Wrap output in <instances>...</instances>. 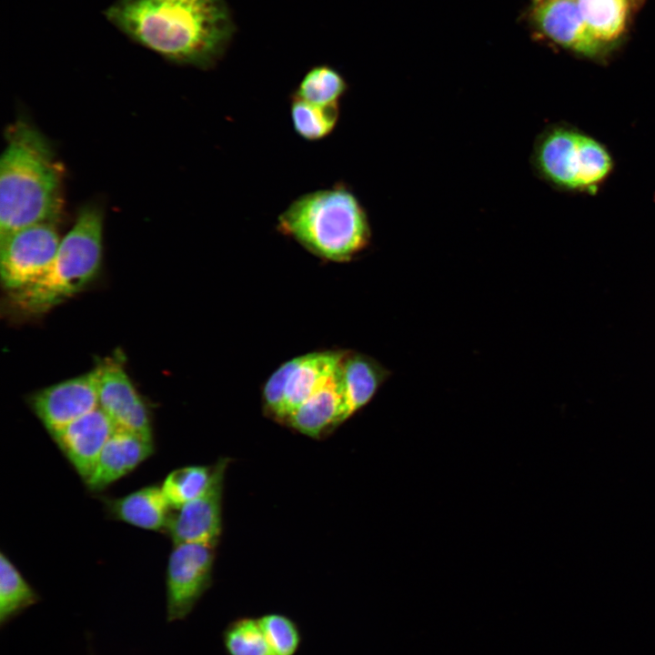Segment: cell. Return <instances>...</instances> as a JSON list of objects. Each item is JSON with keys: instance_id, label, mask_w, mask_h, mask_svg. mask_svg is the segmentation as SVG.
<instances>
[{"instance_id": "6da1fadb", "label": "cell", "mask_w": 655, "mask_h": 655, "mask_svg": "<svg viewBox=\"0 0 655 655\" xmlns=\"http://www.w3.org/2000/svg\"><path fill=\"white\" fill-rule=\"evenodd\" d=\"M103 14L131 42L200 69L217 65L236 31L226 0H116Z\"/></svg>"}, {"instance_id": "7a4b0ae2", "label": "cell", "mask_w": 655, "mask_h": 655, "mask_svg": "<svg viewBox=\"0 0 655 655\" xmlns=\"http://www.w3.org/2000/svg\"><path fill=\"white\" fill-rule=\"evenodd\" d=\"M0 159V237L57 222L63 174L46 138L25 121L12 125Z\"/></svg>"}, {"instance_id": "3957f363", "label": "cell", "mask_w": 655, "mask_h": 655, "mask_svg": "<svg viewBox=\"0 0 655 655\" xmlns=\"http://www.w3.org/2000/svg\"><path fill=\"white\" fill-rule=\"evenodd\" d=\"M277 229L311 254L338 263L350 261L371 237L365 208L343 182L294 199L278 215Z\"/></svg>"}, {"instance_id": "277c9868", "label": "cell", "mask_w": 655, "mask_h": 655, "mask_svg": "<svg viewBox=\"0 0 655 655\" xmlns=\"http://www.w3.org/2000/svg\"><path fill=\"white\" fill-rule=\"evenodd\" d=\"M103 253V213L95 204L81 207L61 239L45 272L35 281L9 292L15 309L26 316L45 313L85 288L99 271Z\"/></svg>"}, {"instance_id": "5b68a950", "label": "cell", "mask_w": 655, "mask_h": 655, "mask_svg": "<svg viewBox=\"0 0 655 655\" xmlns=\"http://www.w3.org/2000/svg\"><path fill=\"white\" fill-rule=\"evenodd\" d=\"M534 163L539 174L556 186L588 193L596 191L613 166L602 144L568 126H554L541 135Z\"/></svg>"}, {"instance_id": "8992f818", "label": "cell", "mask_w": 655, "mask_h": 655, "mask_svg": "<svg viewBox=\"0 0 655 655\" xmlns=\"http://www.w3.org/2000/svg\"><path fill=\"white\" fill-rule=\"evenodd\" d=\"M341 350L310 352L281 364L266 381L262 398L269 415L287 418L337 373Z\"/></svg>"}, {"instance_id": "52a82bcc", "label": "cell", "mask_w": 655, "mask_h": 655, "mask_svg": "<svg viewBox=\"0 0 655 655\" xmlns=\"http://www.w3.org/2000/svg\"><path fill=\"white\" fill-rule=\"evenodd\" d=\"M60 242L55 222L35 224L0 237V270L5 289L16 291L41 277Z\"/></svg>"}, {"instance_id": "ba28073f", "label": "cell", "mask_w": 655, "mask_h": 655, "mask_svg": "<svg viewBox=\"0 0 655 655\" xmlns=\"http://www.w3.org/2000/svg\"><path fill=\"white\" fill-rule=\"evenodd\" d=\"M215 548L207 543L174 545L166 573L168 621L186 618L210 588Z\"/></svg>"}, {"instance_id": "9c48e42d", "label": "cell", "mask_w": 655, "mask_h": 655, "mask_svg": "<svg viewBox=\"0 0 655 655\" xmlns=\"http://www.w3.org/2000/svg\"><path fill=\"white\" fill-rule=\"evenodd\" d=\"M228 458L212 467L207 487L196 499L172 511L166 534L174 545L207 543L217 546L222 530V499Z\"/></svg>"}, {"instance_id": "30bf717a", "label": "cell", "mask_w": 655, "mask_h": 655, "mask_svg": "<svg viewBox=\"0 0 655 655\" xmlns=\"http://www.w3.org/2000/svg\"><path fill=\"white\" fill-rule=\"evenodd\" d=\"M96 368L99 408L116 428L154 439L149 410L123 363L116 358H108Z\"/></svg>"}, {"instance_id": "8fae6325", "label": "cell", "mask_w": 655, "mask_h": 655, "mask_svg": "<svg viewBox=\"0 0 655 655\" xmlns=\"http://www.w3.org/2000/svg\"><path fill=\"white\" fill-rule=\"evenodd\" d=\"M97 368L34 394L30 406L50 436L99 407Z\"/></svg>"}, {"instance_id": "7c38bea8", "label": "cell", "mask_w": 655, "mask_h": 655, "mask_svg": "<svg viewBox=\"0 0 655 655\" xmlns=\"http://www.w3.org/2000/svg\"><path fill=\"white\" fill-rule=\"evenodd\" d=\"M530 20L544 37L583 56L598 58L611 49L591 33L577 0L536 1Z\"/></svg>"}, {"instance_id": "4fadbf2b", "label": "cell", "mask_w": 655, "mask_h": 655, "mask_svg": "<svg viewBox=\"0 0 655 655\" xmlns=\"http://www.w3.org/2000/svg\"><path fill=\"white\" fill-rule=\"evenodd\" d=\"M115 430L112 420L98 407L51 438L85 481L94 470L104 446Z\"/></svg>"}, {"instance_id": "5bb4252c", "label": "cell", "mask_w": 655, "mask_h": 655, "mask_svg": "<svg viewBox=\"0 0 655 655\" xmlns=\"http://www.w3.org/2000/svg\"><path fill=\"white\" fill-rule=\"evenodd\" d=\"M154 451V439L116 428L104 446L91 475L84 481L86 487L91 492L103 491L132 472Z\"/></svg>"}, {"instance_id": "9a60e30c", "label": "cell", "mask_w": 655, "mask_h": 655, "mask_svg": "<svg viewBox=\"0 0 655 655\" xmlns=\"http://www.w3.org/2000/svg\"><path fill=\"white\" fill-rule=\"evenodd\" d=\"M347 419L345 397L338 368L334 377L297 407L285 422L306 436L318 438Z\"/></svg>"}, {"instance_id": "2e32d148", "label": "cell", "mask_w": 655, "mask_h": 655, "mask_svg": "<svg viewBox=\"0 0 655 655\" xmlns=\"http://www.w3.org/2000/svg\"><path fill=\"white\" fill-rule=\"evenodd\" d=\"M108 515L129 525L154 531H166L172 514L161 487L151 485L120 498L103 499Z\"/></svg>"}, {"instance_id": "e0dca14e", "label": "cell", "mask_w": 655, "mask_h": 655, "mask_svg": "<svg viewBox=\"0 0 655 655\" xmlns=\"http://www.w3.org/2000/svg\"><path fill=\"white\" fill-rule=\"evenodd\" d=\"M338 375L345 397L347 417L366 406L390 376L389 370L367 355L344 351Z\"/></svg>"}, {"instance_id": "ac0fdd59", "label": "cell", "mask_w": 655, "mask_h": 655, "mask_svg": "<svg viewBox=\"0 0 655 655\" xmlns=\"http://www.w3.org/2000/svg\"><path fill=\"white\" fill-rule=\"evenodd\" d=\"M577 3L591 33L611 48L625 30L631 0H577Z\"/></svg>"}, {"instance_id": "d6986e66", "label": "cell", "mask_w": 655, "mask_h": 655, "mask_svg": "<svg viewBox=\"0 0 655 655\" xmlns=\"http://www.w3.org/2000/svg\"><path fill=\"white\" fill-rule=\"evenodd\" d=\"M39 596L11 559L0 553V625L35 604Z\"/></svg>"}, {"instance_id": "ffe728a7", "label": "cell", "mask_w": 655, "mask_h": 655, "mask_svg": "<svg viewBox=\"0 0 655 655\" xmlns=\"http://www.w3.org/2000/svg\"><path fill=\"white\" fill-rule=\"evenodd\" d=\"M348 89L339 71L329 65H317L304 75L291 96L319 106H334L339 105Z\"/></svg>"}, {"instance_id": "44dd1931", "label": "cell", "mask_w": 655, "mask_h": 655, "mask_svg": "<svg viewBox=\"0 0 655 655\" xmlns=\"http://www.w3.org/2000/svg\"><path fill=\"white\" fill-rule=\"evenodd\" d=\"M290 116L301 138L316 142L328 136L339 120V105L319 106L290 96Z\"/></svg>"}, {"instance_id": "7402d4cb", "label": "cell", "mask_w": 655, "mask_h": 655, "mask_svg": "<svg viewBox=\"0 0 655 655\" xmlns=\"http://www.w3.org/2000/svg\"><path fill=\"white\" fill-rule=\"evenodd\" d=\"M222 643L227 655H272L258 618L233 619L222 631Z\"/></svg>"}, {"instance_id": "603a6c76", "label": "cell", "mask_w": 655, "mask_h": 655, "mask_svg": "<svg viewBox=\"0 0 655 655\" xmlns=\"http://www.w3.org/2000/svg\"><path fill=\"white\" fill-rule=\"evenodd\" d=\"M212 467L186 466L170 471L161 489L172 509H178L199 496L207 487Z\"/></svg>"}, {"instance_id": "cb8c5ba5", "label": "cell", "mask_w": 655, "mask_h": 655, "mask_svg": "<svg viewBox=\"0 0 655 655\" xmlns=\"http://www.w3.org/2000/svg\"><path fill=\"white\" fill-rule=\"evenodd\" d=\"M272 655H296L302 643L298 624L280 612H268L258 618Z\"/></svg>"}, {"instance_id": "d4e9b609", "label": "cell", "mask_w": 655, "mask_h": 655, "mask_svg": "<svg viewBox=\"0 0 655 655\" xmlns=\"http://www.w3.org/2000/svg\"><path fill=\"white\" fill-rule=\"evenodd\" d=\"M536 1H539V0H534V2H536Z\"/></svg>"}]
</instances>
